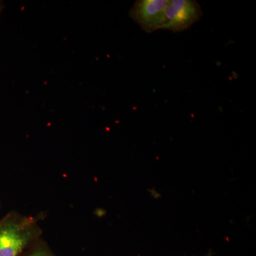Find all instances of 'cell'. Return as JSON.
Returning <instances> with one entry per match:
<instances>
[{
	"mask_svg": "<svg viewBox=\"0 0 256 256\" xmlns=\"http://www.w3.org/2000/svg\"><path fill=\"white\" fill-rule=\"evenodd\" d=\"M3 9H4V4H3L2 2L0 1V15L2 12Z\"/></svg>",
	"mask_w": 256,
	"mask_h": 256,
	"instance_id": "cell-5",
	"label": "cell"
},
{
	"mask_svg": "<svg viewBox=\"0 0 256 256\" xmlns=\"http://www.w3.org/2000/svg\"><path fill=\"white\" fill-rule=\"evenodd\" d=\"M202 16L201 6L194 0H169L162 30L184 32L200 20Z\"/></svg>",
	"mask_w": 256,
	"mask_h": 256,
	"instance_id": "cell-2",
	"label": "cell"
},
{
	"mask_svg": "<svg viewBox=\"0 0 256 256\" xmlns=\"http://www.w3.org/2000/svg\"><path fill=\"white\" fill-rule=\"evenodd\" d=\"M212 256V254L210 252H208V254H206V255L203 256Z\"/></svg>",
	"mask_w": 256,
	"mask_h": 256,
	"instance_id": "cell-6",
	"label": "cell"
},
{
	"mask_svg": "<svg viewBox=\"0 0 256 256\" xmlns=\"http://www.w3.org/2000/svg\"><path fill=\"white\" fill-rule=\"evenodd\" d=\"M168 2L169 0H138L130 11V16L143 31L152 33L162 30Z\"/></svg>",
	"mask_w": 256,
	"mask_h": 256,
	"instance_id": "cell-3",
	"label": "cell"
},
{
	"mask_svg": "<svg viewBox=\"0 0 256 256\" xmlns=\"http://www.w3.org/2000/svg\"><path fill=\"white\" fill-rule=\"evenodd\" d=\"M38 216L12 210L0 220V256H20L42 237Z\"/></svg>",
	"mask_w": 256,
	"mask_h": 256,
	"instance_id": "cell-1",
	"label": "cell"
},
{
	"mask_svg": "<svg viewBox=\"0 0 256 256\" xmlns=\"http://www.w3.org/2000/svg\"><path fill=\"white\" fill-rule=\"evenodd\" d=\"M20 256H57L42 238L32 244Z\"/></svg>",
	"mask_w": 256,
	"mask_h": 256,
	"instance_id": "cell-4",
	"label": "cell"
}]
</instances>
